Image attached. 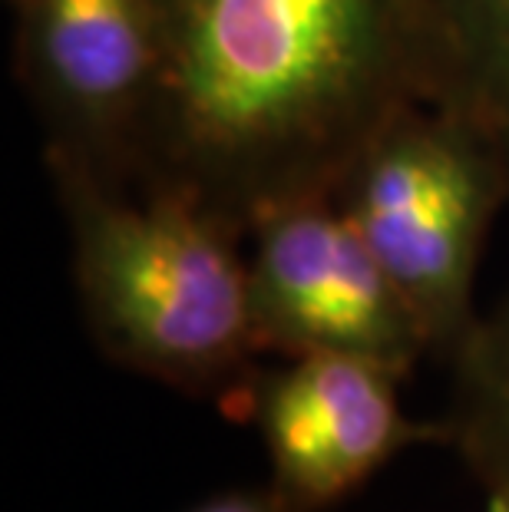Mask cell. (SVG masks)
<instances>
[{
    "mask_svg": "<svg viewBox=\"0 0 509 512\" xmlns=\"http://www.w3.org/2000/svg\"><path fill=\"white\" fill-rule=\"evenodd\" d=\"M14 63L43 129L47 169L136 185L153 126L162 0H10Z\"/></svg>",
    "mask_w": 509,
    "mask_h": 512,
    "instance_id": "4",
    "label": "cell"
},
{
    "mask_svg": "<svg viewBox=\"0 0 509 512\" xmlns=\"http://www.w3.org/2000/svg\"><path fill=\"white\" fill-rule=\"evenodd\" d=\"M334 199L450 361L476 324L473 285L509 202V169L467 119L433 103L397 113L354 156Z\"/></svg>",
    "mask_w": 509,
    "mask_h": 512,
    "instance_id": "3",
    "label": "cell"
},
{
    "mask_svg": "<svg viewBox=\"0 0 509 512\" xmlns=\"http://www.w3.org/2000/svg\"><path fill=\"white\" fill-rule=\"evenodd\" d=\"M245 238L262 354L364 357L400 380L430 354L424 324L334 192L275 205Z\"/></svg>",
    "mask_w": 509,
    "mask_h": 512,
    "instance_id": "5",
    "label": "cell"
},
{
    "mask_svg": "<svg viewBox=\"0 0 509 512\" xmlns=\"http://www.w3.org/2000/svg\"><path fill=\"white\" fill-rule=\"evenodd\" d=\"M400 377L348 354L285 357L258 370L232 420L262 433L272 486L301 512H318L361 489L400 450L447 443L443 423L410 420Z\"/></svg>",
    "mask_w": 509,
    "mask_h": 512,
    "instance_id": "6",
    "label": "cell"
},
{
    "mask_svg": "<svg viewBox=\"0 0 509 512\" xmlns=\"http://www.w3.org/2000/svg\"><path fill=\"white\" fill-rule=\"evenodd\" d=\"M486 512H509V496L490 493V499H486Z\"/></svg>",
    "mask_w": 509,
    "mask_h": 512,
    "instance_id": "10",
    "label": "cell"
},
{
    "mask_svg": "<svg viewBox=\"0 0 509 512\" xmlns=\"http://www.w3.org/2000/svg\"><path fill=\"white\" fill-rule=\"evenodd\" d=\"M50 179L100 351L235 417L262 370L242 235L169 189L113 185L67 169Z\"/></svg>",
    "mask_w": 509,
    "mask_h": 512,
    "instance_id": "2",
    "label": "cell"
},
{
    "mask_svg": "<svg viewBox=\"0 0 509 512\" xmlns=\"http://www.w3.org/2000/svg\"><path fill=\"white\" fill-rule=\"evenodd\" d=\"M189 512H301L295 503H288L275 486L268 489H235V493L212 496L205 503L192 506Z\"/></svg>",
    "mask_w": 509,
    "mask_h": 512,
    "instance_id": "9",
    "label": "cell"
},
{
    "mask_svg": "<svg viewBox=\"0 0 509 512\" xmlns=\"http://www.w3.org/2000/svg\"><path fill=\"white\" fill-rule=\"evenodd\" d=\"M450 367L447 443L457 446L486 493L509 496V291L490 314L476 318Z\"/></svg>",
    "mask_w": 509,
    "mask_h": 512,
    "instance_id": "8",
    "label": "cell"
},
{
    "mask_svg": "<svg viewBox=\"0 0 509 512\" xmlns=\"http://www.w3.org/2000/svg\"><path fill=\"white\" fill-rule=\"evenodd\" d=\"M166 67L136 185L238 235L334 192L430 93V0H162Z\"/></svg>",
    "mask_w": 509,
    "mask_h": 512,
    "instance_id": "1",
    "label": "cell"
},
{
    "mask_svg": "<svg viewBox=\"0 0 509 512\" xmlns=\"http://www.w3.org/2000/svg\"><path fill=\"white\" fill-rule=\"evenodd\" d=\"M427 103L463 116L509 169V0H430Z\"/></svg>",
    "mask_w": 509,
    "mask_h": 512,
    "instance_id": "7",
    "label": "cell"
}]
</instances>
